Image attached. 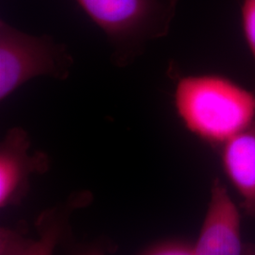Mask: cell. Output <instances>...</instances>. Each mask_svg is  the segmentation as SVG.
<instances>
[{
    "label": "cell",
    "mask_w": 255,
    "mask_h": 255,
    "mask_svg": "<svg viewBox=\"0 0 255 255\" xmlns=\"http://www.w3.org/2000/svg\"><path fill=\"white\" fill-rule=\"evenodd\" d=\"M174 102L184 126L212 144L223 146L255 122V92L217 75L183 78Z\"/></svg>",
    "instance_id": "1"
},
{
    "label": "cell",
    "mask_w": 255,
    "mask_h": 255,
    "mask_svg": "<svg viewBox=\"0 0 255 255\" xmlns=\"http://www.w3.org/2000/svg\"><path fill=\"white\" fill-rule=\"evenodd\" d=\"M101 28L118 67L133 64L149 43L166 36L179 0H76Z\"/></svg>",
    "instance_id": "2"
},
{
    "label": "cell",
    "mask_w": 255,
    "mask_h": 255,
    "mask_svg": "<svg viewBox=\"0 0 255 255\" xmlns=\"http://www.w3.org/2000/svg\"><path fill=\"white\" fill-rule=\"evenodd\" d=\"M74 59L64 44L48 35L35 36L0 21V100L41 76L65 81Z\"/></svg>",
    "instance_id": "3"
},
{
    "label": "cell",
    "mask_w": 255,
    "mask_h": 255,
    "mask_svg": "<svg viewBox=\"0 0 255 255\" xmlns=\"http://www.w3.org/2000/svg\"><path fill=\"white\" fill-rule=\"evenodd\" d=\"M240 216L227 188L216 179L201 234L193 255H241Z\"/></svg>",
    "instance_id": "4"
},
{
    "label": "cell",
    "mask_w": 255,
    "mask_h": 255,
    "mask_svg": "<svg viewBox=\"0 0 255 255\" xmlns=\"http://www.w3.org/2000/svg\"><path fill=\"white\" fill-rule=\"evenodd\" d=\"M29 137L22 128H10L0 146V205L6 206L17 199L27 186L29 175L47 168L43 153L28 154Z\"/></svg>",
    "instance_id": "5"
},
{
    "label": "cell",
    "mask_w": 255,
    "mask_h": 255,
    "mask_svg": "<svg viewBox=\"0 0 255 255\" xmlns=\"http://www.w3.org/2000/svg\"><path fill=\"white\" fill-rule=\"evenodd\" d=\"M222 164L243 199L247 214L255 218V122L222 147Z\"/></svg>",
    "instance_id": "6"
},
{
    "label": "cell",
    "mask_w": 255,
    "mask_h": 255,
    "mask_svg": "<svg viewBox=\"0 0 255 255\" xmlns=\"http://www.w3.org/2000/svg\"><path fill=\"white\" fill-rule=\"evenodd\" d=\"M66 214L62 210H52L43 216L39 224L40 232L36 240H19L13 248L4 244L9 252L6 255H53L55 248L62 237ZM4 249V248H2Z\"/></svg>",
    "instance_id": "7"
},
{
    "label": "cell",
    "mask_w": 255,
    "mask_h": 255,
    "mask_svg": "<svg viewBox=\"0 0 255 255\" xmlns=\"http://www.w3.org/2000/svg\"><path fill=\"white\" fill-rule=\"evenodd\" d=\"M241 14L247 44L255 62V0H243Z\"/></svg>",
    "instance_id": "8"
},
{
    "label": "cell",
    "mask_w": 255,
    "mask_h": 255,
    "mask_svg": "<svg viewBox=\"0 0 255 255\" xmlns=\"http://www.w3.org/2000/svg\"><path fill=\"white\" fill-rule=\"evenodd\" d=\"M160 255H193L192 253L188 254V253H184L182 251H171V252H166L164 254H162Z\"/></svg>",
    "instance_id": "9"
},
{
    "label": "cell",
    "mask_w": 255,
    "mask_h": 255,
    "mask_svg": "<svg viewBox=\"0 0 255 255\" xmlns=\"http://www.w3.org/2000/svg\"><path fill=\"white\" fill-rule=\"evenodd\" d=\"M99 255V254H89V255Z\"/></svg>",
    "instance_id": "10"
}]
</instances>
